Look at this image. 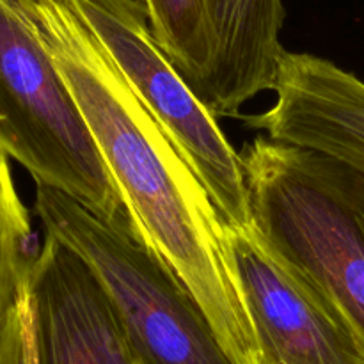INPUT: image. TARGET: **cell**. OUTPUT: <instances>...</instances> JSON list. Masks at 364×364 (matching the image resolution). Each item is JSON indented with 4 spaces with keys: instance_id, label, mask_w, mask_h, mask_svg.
<instances>
[{
    "instance_id": "6da1fadb",
    "label": "cell",
    "mask_w": 364,
    "mask_h": 364,
    "mask_svg": "<svg viewBox=\"0 0 364 364\" xmlns=\"http://www.w3.org/2000/svg\"><path fill=\"white\" fill-rule=\"evenodd\" d=\"M32 16L84 116L134 237L187 288L233 364H263L226 224L208 192L64 0H32Z\"/></svg>"
},
{
    "instance_id": "7a4b0ae2",
    "label": "cell",
    "mask_w": 364,
    "mask_h": 364,
    "mask_svg": "<svg viewBox=\"0 0 364 364\" xmlns=\"http://www.w3.org/2000/svg\"><path fill=\"white\" fill-rule=\"evenodd\" d=\"M238 155L255 226L329 299L364 352V173L265 135Z\"/></svg>"
},
{
    "instance_id": "3957f363",
    "label": "cell",
    "mask_w": 364,
    "mask_h": 364,
    "mask_svg": "<svg viewBox=\"0 0 364 364\" xmlns=\"http://www.w3.org/2000/svg\"><path fill=\"white\" fill-rule=\"evenodd\" d=\"M0 148L36 185L130 228L84 116L39 39L32 0H0Z\"/></svg>"
},
{
    "instance_id": "277c9868",
    "label": "cell",
    "mask_w": 364,
    "mask_h": 364,
    "mask_svg": "<svg viewBox=\"0 0 364 364\" xmlns=\"http://www.w3.org/2000/svg\"><path fill=\"white\" fill-rule=\"evenodd\" d=\"M34 206L45 235L95 272L139 364H233L194 297L130 228L45 185Z\"/></svg>"
},
{
    "instance_id": "5b68a950",
    "label": "cell",
    "mask_w": 364,
    "mask_h": 364,
    "mask_svg": "<svg viewBox=\"0 0 364 364\" xmlns=\"http://www.w3.org/2000/svg\"><path fill=\"white\" fill-rule=\"evenodd\" d=\"M92 32L208 192L228 228L249 230L252 213L242 160L194 89L156 45L139 0H64Z\"/></svg>"
},
{
    "instance_id": "8992f818",
    "label": "cell",
    "mask_w": 364,
    "mask_h": 364,
    "mask_svg": "<svg viewBox=\"0 0 364 364\" xmlns=\"http://www.w3.org/2000/svg\"><path fill=\"white\" fill-rule=\"evenodd\" d=\"M226 233L263 364H364L329 299L255 224Z\"/></svg>"
},
{
    "instance_id": "52a82bcc",
    "label": "cell",
    "mask_w": 364,
    "mask_h": 364,
    "mask_svg": "<svg viewBox=\"0 0 364 364\" xmlns=\"http://www.w3.org/2000/svg\"><path fill=\"white\" fill-rule=\"evenodd\" d=\"M36 364H139L87 263L45 235L27 281Z\"/></svg>"
},
{
    "instance_id": "ba28073f",
    "label": "cell",
    "mask_w": 364,
    "mask_h": 364,
    "mask_svg": "<svg viewBox=\"0 0 364 364\" xmlns=\"http://www.w3.org/2000/svg\"><path fill=\"white\" fill-rule=\"evenodd\" d=\"M272 91L269 110L238 116L247 127L364 173V80L329 59L284 50Z\"/></svg>"
},
{
    "instance_id": "9c48e42d",
    "label": "cell",
    "mask_w": 364,
    "mask_h": 364,
    "mask_svg": "<svg viewBox=\"0 0 364 364\" xmlns=\"http://www.w3.org/2000/svg\"><path fill=\"white\" fill-rule=\"evenodd\" d=\"M213 63L196 89L215 117H238L259 92L272 91L284 48L283 0H206Z\"/></svg>"
},
{
    "instance_id": "30bf717a",
    "label": "cell",
    "mask_w": 364,
    "mask_h": 364,
    "mask_svg": "<svg viewBox=\"0 0 364 364\" xmlns=\"http://www.w3.org/2000/svg\"><path fill=\"white\" fill-rule=\"evenodd\" d=\"M139 2L156 45L196 91L206 80L213 63V32L206 0Z\"/></svg>"
},
{
    "instance_id": "8fae6325",
    "label": "cell",
    "mask_w": 364,
    "mask_h": 364,
    "mask_svg": "<svg viewBox=\"0 0 364 364\" xmlns=\"http://www.w3.org/2000/svg\"><path fill=\"white\" fill-rule=\"evenodd\" d=\"M38 251L31 213L14 185L11 159L0 148V333L27 288Z\"/></svg>"
},
{
    "instance_id": "7c38bea8",
    "label": "cell",
    "mask_w": 364,
    "mask_h": 364,
    "mask_svg": "<svg viewBox=\"0 0 364 364\" xmlns=\"http://www.w3.org/2000/svg\"><path fill=\"white\" fill-rule=\"evenodd\" d=\"M0 364H36L27 288L11 309L0 333Z\"/></svg>"
}]
</instances>
